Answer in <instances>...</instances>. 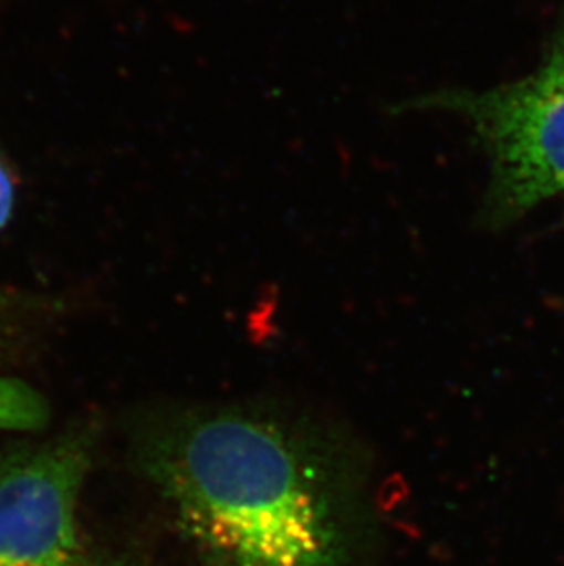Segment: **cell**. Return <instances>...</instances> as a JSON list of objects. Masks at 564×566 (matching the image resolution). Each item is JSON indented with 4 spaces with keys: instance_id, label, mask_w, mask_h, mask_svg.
I'll return each mask as SVG.
<instances>
[{
    "instance_id": "cell-1",
    "label": "cell",
    "mask_w": 564,
    "mask_h": 566,
    "mask_svg": "<svg viewBox=\"0 0 564 566\" xmlns=\"http://www.w3.org/2000/svg\"><path fill=\"white\" fill-rule=\"evenodd\" d=\"M136 451L198 566H354V493L312 429L261 409H189L150 423Z\"/></svg>"
},
{
    "instance_id": "cell-2",
    "label": "cell",
    "mask_w": 564,
    "mask_h": 566,
    "mask_svg": "<svg viewBox=\"0 0 564 566\" xmlns=\"http://www.w3.org/2000/svg\"><path fill=\"white\" fill-rule=\"evenodd\" d=\"M457 114L490 160L485 211L499 224L564 192V28L543 63L485 91H438L410 103Z\"/></svg>"
},
{
    "instance_id": "cell-3",
    "label": "cell",
    "mask_w": 564,
    "mask_h": 566,
    "mask_svg": "<svg viewBox=\"0 0 564 566\" xmlns=\"http://www.w3.org/2000/svg\"><path fill=\"white\" fill-rule=\"evenodd\" d=\"M92 464L88 437L0 453V566H75L77 504Z\"/></svg>"
},
{
    "instance_id": "cell-4",
    "label": "cell",
    "mask_w": 564,
    "mask_h": 566,
    "mask_svg": "<svg viewBox=\"0 0 564 566\" xmlns=\"http://www.w3.org/2000/svg\"><path fill=\"white\" fill-rule=\"evenodd\" d=\"M41 411L32 390L13 381H0V423L19 428L35 426Z\"/></svg>"
},
{
    "instance_id": "cell-5",
    "label": "cell",
    "mask_w": 564,
    "mask_h": 566,
    "mask_svg": "<svg viewBox=\"0 0 564 566\" xmlns=\"http://www.w3.org/2000/svg\"><path fill=\"white\" fill-rule=\"evenodd\" d=\"M13 202H15V184L11 178L10 169L6 167V161L0 156V230H4L6 224L10 222Z\"/></svg>"
},
{
    "instance_id": "cell-6",
    "label": "cell",
    "mask_w": 564,
    "mask_h": 566,
    "mask_svg": "<svg viewBox=\"0 0 564 566\" xmlns=\"http://www.w3.org/2000/svg\"><path fill=\"white\" fill-rule=\"evenodd\" d=\"M75 566H133L127 565V563L123 562H114V559H81L80 563Z\"/></svg>"
},
{
    "instance_id": "cell-7",
    "label": "cell",
    "mask_w": 564,
    "mask_h": 566,
    "mask_svg": "<svg viewBox=\"0 0 564 566\" xmlns=\"http://www.w3.org/2000/svg\"><path fill=\"white\" fill-rule=\"evenodd\" d=\"M0 336H2V332H0Z\"/></svg>"
}]
</instances>
